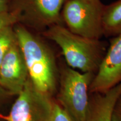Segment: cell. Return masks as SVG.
<instances>
[{"mask_svg": "<svg viewBox=\"0 0 121 121\" xmlns=\"http://www.w3.org/2000/svg\"><path fill=\"white\" fill-rule=\"evenodd\" d=\"M104 6L100 0H67L62 10V20L66 28L76 34L100 39L103 35Z\"/></svg>", "mask_w": 121, "mask_h": 121, "instance_id": "277c9868", "label": "cell"}, {"mask_svg": "<svg viewBox=\"0 0 121 121\" xmlns=\"http://www.w3.org/2000/svg\"><path fill=\"white\" fill-rule=\"evenodd\" d=\"M7 0H0V13L7 11Z\"/></svg>", "mask_w": 121, "mask_h": 121, "instance_id": "2e32d148", "label": "cell"}, {"mask_svg": "<svg viewBox=\"0 0 121 121\" xmlns=\"http://www.w3.org/2000/svg\"><path fill=\"white\" fill-rule=\"evenodd\" d=\"M121 93V82L104 93L90 94L85 121H112L113 107Z\"/></svg>", "mask_w": 121, "mask_h": 121, "instance_id": "9c48e42d", "label": "cell"}, {"mask_svg": "<svg viewBox=\"0 0 121 121\" xmlns=\"http://www.w3.org/2000/svg\"><path fill=\"white\" fill-rule=\"evenodd\" d=\"M13 29L30 80L38 90L54 98L58 87L59 72L53 52L44 40L22 24H16Z\"/></svg>", "mask_w": 121, "mask_h": 121, "instance_id": "6da1fadb", "label": "cell"}, {"mask_svg": "<svg viewBox=\"0 0 121 121\" xmlns=\"http://www.w3.org/2000/svg\"><path fill=\"white\" fill-rule=\"evenodd\" d=\"M54 101V97L38 90L29 77L8 113L0 118L6 121H50Z\"/></svg>", "mask_w": 121, "mask_h": 121, "instance_id": "5b68a950", "label": "cell"}, {"mask_svg": "<svg viewBox=\"0 0 121 121\" xmlns=\"http://www.w3.org/2000/svg\"><path fill=\"white\" fill-rule=\"evenodd\" d=\"M20 22V18L16 10L0 13V31L9 26H13Z\"/></svg>", "mask_w": 121, "mask_h": 121, "instance_id": "7c38bea8", "label": "cell"}, {"mask_svg": "<svg viewBox=\"0 0 121 121\" xmlns=\"http://www.w3.org/2000/svg\"><path fill=\"white\" fill-rule=\"evenodd\" d=\"M28 78L25 58L16 40L7 51L0 65V85L17 96L23 89Z\"/></svg>", "mask_w": 121, "mask_h": 121, "instance_id": "ba28073f", "label": "cell"}, {"mask_svg": "<svg viewBox=\"0 0 121 121\" xmlns=\"http://www.w3.org/2000/svg\"><path fill=\"white\" fill-rule=\"evenodd\" d=\"M112 121H121V93L117 98L113 107Z\"/></svg>", "mask_w": 121, "mask_h": 121, "instance_id": "9a60e30c", "label": "cell"}, {"mask_svg": "<svg viewBox=\"0 0 121 121\" xmlns=\"http://www.w3.org/2000/svg\"><path fill=\"white\" fill-rule=\"evenodd\" d=\"M13 26L7 27L0 31V65L7 51L17 40Z\"/></svg>", "mask_w": 121, "mask_h": 121, "instance_id": "8fae6325", "label": "cell"}, {"mask_svg": "<svg viewBox=\"0 0 121 121\" xmlns=\"http://www.w3.org/2000/svg\"><path fill=\"white\" fill-rule=\"evenodd\" d=\"M55 99V98H54ZM50 121H74L67 112L59 104L57 101H54L53 109Z\"/></svg>", "mask_w": 121, "mask_h": 121, "instance_id": "5bb4252c", "label": "cell"}, {"mask_svg": "<svg viewBox=\"0 0 121 121\" xmlns=\"http://www.w3.org/2000/svg\"><path fill=\"white\" fill-rule=\"evenodd\" d=\"M16 96L0 85V115L6 114L5 110L12 104Z\"/></svg>", "mask_w": 121, "mask_h": 121, "instance_id": "4fadbf2b", "label": "cell"}, {"mask_svg": "<svg viewBox=\"0 0 121 121\" xmlns=\"http://www.w3.org/2000/svg\"><path fill=\"white\" fill-rule=\"evenodd\" d=\"M103 35L114 37L121 34V0L105 5L102 17Z\"/></svg>", "mask_w": 121, "mask_h": 121, "instance_id": "30bf717a", "label": "cell"}, {"mask_svg": "<svg viewBox=\"0 0 121 121\" xmlns=\"http://www.w3.org/2000/svg\"><path fill=\"white\" fill-rule=\"evenodd\" d=\"M66 1L20 0L15 10L19 13L20 22H23L35 29L45 30L55 24H62V10Z\"/></svg>", "mask_w": 121, "mask_h": 121, "instance_id": "8992f818", "label": "cell"}, {"mask_svg": "<svg viewBox=\"0 0 121 121\" xmlns=\"http://www.w3.org/2000/svg\"><path fill=\"white\" fill-rule=\"evenodd\" d=\"M0 121H6L5 120H4V119L1 118H0Z\"/></svg>", "mask_w": 121, "mask_h": 121, "instance_id": "e0dca14e", "label": "cell"}, {"mask_svg": "<svg viewBox=\"0 0 121 121\" xmlns=\"http://www.w3.org/2000/svg\"><path fill=\"white\" fill-rule=\"evenodd\" d=\"M121 82V34L112 39L89 87V93H104Z\"/></svg>", "mask_w": 121, "mask_h": 121, "instance_id": "52a82bcc", "label": "cell"}, {"mask_svg": "<svg viewBox=\"0 0 121 121\" xmlns=\"http://www.w3.org/2000/svg\"><path fill=\"white\" fill-rule=\"evenodd\" d=\"M54 98L74 121H85L89 105V87L95 73L82 72L62 63L58 66Z\"/></svg>", "mask_w": 121, "mask_h": 121, "instance_id": "3957f363", "label": "cell"}, {"mask_svg": "<svg viewBox=\"0 0 121 121\" xmlns=\"http://www.w3.org/2000/svg\"><path fill=\"white\" fill-rule=\"evenodd\" d=\"M43 34L60 47L69 67L82 72L95 73L97 71L106 52L100 39L76 34L62 24L49 27Z\"/></svg>", "mask_w": 121, "mask_h": 121, "instance_id": "7a4b0ae2", "label": "cell"}]
</instances>
